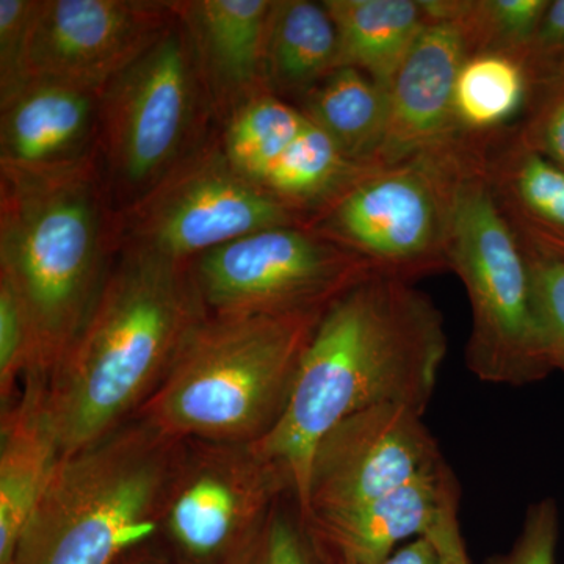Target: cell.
<instances>
[{
  "label": "cell",
  "instance_id": "52a82bcc",
  "mask_svg": "<svg viewBox=\"0 0 564 564\" xmlns=\"http://www.w3.org/2000/svg\"><path fill=\"white\" fill-rule=\"evenodd\" d=\"M215 132L191 41L176 17L101 93L96 150L115 209L139 202Z\"/></svg>",
  "mask_w": 564,
  "mask_h": 564
},
{
  "label": "cell",
  "instance_id": "4fadbf2b",
  "mask_svg": "<svg viewBox=\"0 0 564 564\" xmlns=\"http://www.w3.org/2000/svg\"><path fill=\"white\" fill-rule=\"evenodd\" d=\"M174 2L41 0L29 77L102 91L173 24Z\"/></svg>",
  "mask_w": 564,
  "mask_h": 564
},
{
  "label": "cell",
  "instance_id": "d590c367",
  "mask_svg": "<svg viewBox=\"0 0 564 564\" xmlns=\"http://www.w3.org/2000/svg\"><path fill=\"white\" fill-rule=\"evenodd\" d=\"M137 564H144V563H137Z\"/></svg>",
  "mask_w": 564,
  "mask_h": 564
},
{
  "label": "cell",
  "instance_id": "44dd1931",
  "mask_svg": "<svg viewBox=\"0 0 564 564\" xmlns=\"http://www.w3.org/2000/svg\"><path fill=\"white\" fill-rule=\"evenodd\" d=\"M337 29L339 68H356L388 88L425 31L423 0H323Z\"/></svg>",
  "mask_w": 564,
  "mask_h": 564
},
{
  "label": "cell",
  "instance_id": "f546056e",
  "mask_svg": "<svg viewBox=\"0 0 564 564\" xmlns=\"http://www.w3.org/2000/svg\"><path fill=\"white\" fill-rule=\"evenodd\" d=\"M32 372V337L28 315L10 288L0 280V397L2 406L13 399L18 381Z\"/></svg>",
  "mask_w": 564,
  "mask_h": 564
},
{
  "label": "cell",
  "instance_id": "e575fe53",
  "mask_svg": "<svg viewBox=\"0 0 564 564\" xmlns=\"http://www.w3.org/2000/svg\"><path fill=\"white\" fill-rule=\"evenodd\" d=\"M378 564H444L440 549L429 534L414 538L411 543L397 549L384 562Z\"/></svg>",
  "mask_w": 564,
  "mask_h": 564
},
{
  "label": "cell",
  "instance_id": "ac0fdd59",
  "mask_svg": "<svg viewBox=\"0 0 564 564\" xmlns=\"http://www.w3.org/2000/svg\"><path fill=\"white\" fill-rule=\"evenodd\" d=\"M0 423V564L10 562L22 530L62 459L46 403V378L29 375Z\"/></svg>",
  "mask_w": 564,
  "mask_h": 564
},
{
  "label": "cell",
  "instance_id": "ffe728a7",
  "mask_svg": "<svg viewBox=\"0 0 564 564\" xmlns=\"http://www.w3.org/2000/svg\"><path fill=\"white\" fill-rule=\"evenodd\" d=\"M337 68V29L325 3L274 0L263 50L267 90L296 107Z\"/></svg>",
  "mask_w": 564,
  "mask_h": 564
},
{
  "label": "cell",
  "instance_id": "7c38bea8",
  "mask_svg": "<svg viewBox=\"0 0 564 564\" xmlns=\"http://www.w3.org/2000/svg\"><path fill=\"white\" fill-rule=\"evenodd\" d=\"M443 462L436 437L411 408L381 404L351 415L315 448L300 521L372 502Z\"/></svg>",
  "mask_w": 564,
  "mask_h": 564
},
{
  "label": "cell",
  "instance_id": "8992f818",
  "mask_svg": "<svg viewBox=\"0 0 564 564\" xmlns=\"http://www.w3.org/2000/svg\"><path fill=\"white\" fill-rule=\"evenodd\" d=\"M489 140L462 137L366 170L304 228L362 259L373 273L413 282L451 272L452 236L466 181L485 170Z\"/></svg>",
  "mask_w": 564,
  "mask_h": 564
},
{
  "label": "cell",
  "instance_id": "30bf717a",
  "mask_svg": "<svg viewBox=\"0 0 564 564\" xmlns=\"http://www.w3.org/2000/svg\"><path fill=\"white\" fill-rule=\"evenodd\" d=\"M193 280L210 315L325 313L372 269L304 226L262 229L199 256Z\"/></svg>",
  "mask_w": 564,
  "mask_h": 564
},
{
  "label": "cell",
  "instance_id": "1f68e13d",
  "mask_svg": "<svg viewBox=\"0 0 564 564\" xmlns=\"http://www.w3.org/2000/svg\"><path fill=\"white\" fill-rule=\"evenodd\" d=\"M558 538V505L544 497L530 505L510 552L489 556L485 564H555Z\"/></svg>",
  "mask_w": 564,
  "mask_h": 564
},
{
  "label": "cell",
  "instance_id": "4316f807",
  "mask_svg": "<svg viewBox=\"0 0 564 564\" xmlns=\"http://www.w3.org/2000/svg\"><path fill=\"white\" fill-rule=\"evenodd\" d=\"M525 254L544 356L552 372L560 370L564 375V259Z\"/></svg>",
  "mask_w": 564,
  "mask_h": 564
},
{
  "label": "cell",
  "instance_id": "603a6c76",
  "mask_svg": "<svg viewBox=\"0 0 564 564\" xmlns=\"http://www.w3.org/2000/svg\"><path fill=\"white\" fill-rule=\"evenodd\" d=\"M388 88L356 68H337L302 102L304 117L351 162L370 165L388 122Z\"/></svg>",
  "mask_w": 564,
  "mask_h": 564
},
{
  "label": "cell",
  "instance_id": "ba28073f",
  "mask_svg": "<svg viewBox=\"0 0 564 564\" xmlns=\"http://www.w3.org/2000/svg\"><path fill=\"white\" fill-rule=\"evenodd\" d=\"M448 265L463 281L473 314L466 345L469 372L485 383L514 388L549 377L529 259L494 199L485 170L464 184Z\"/></svg>",
  "mask_w": 564,
  "mask_h": 564
},
{
  "label": "cell",
  "instance_id": "3957f363",
  "mask_svg": "<svg viewBox=\"0 0 564 564\" xmlns=\"http://www.w3.org/2000/svg\"><path fill=\"white\" fill-rule=\"evenodd\" d=\"M117 220L98 150L54 169H0V280L28 315L29 375L47 380L87 321L118 252Z\"/></svg>",
  "mask_w": 564,
  "mask_h": 564
},
{
  "label": "cell",
  "instance_id": "9a60e30c",
  "mask_svg": "<svg viewBox=\"0 0 564 564\" xmlns=\"http://www.w3.org/2000/svg\"><path fill=\"white\" fill-rule=\"evenodd\" d=\"M274 0H182L177 20L191 41L218 131L267 90L263 50Z\"/></svg>",
  "mask_w": 564,
  "mask_h": 564
},
{
  "label": "cell",
  "instance_id": "83f0119b",
  "mask_svg": "<svg viewBox=\"0 0 564 564\" xmlns=\"http://www.w3.org/2000/svg\"><path fill=\"white\" fill-rule=\"evenodd\" d=\"M41 0H0V106L31 80L29 52Z\"/></svg>",
  "mask_w": 564,
  "mask_h": 564
},
{
  "label": "cell",
  "instance_id": "6da1fadb",
  "mask_svg": "<svg viewBox=\"0 0 564 564\" xmlns=\"http://www.w3.org/2000/svg\"><path fill=\"white\" fill-rule=\"evenodd\" d=\"M447 350L443 314L413 282L372 273L325 311L285 413L251 444L288 475L299 514L323 437L345 419L381 404L425 415Z\"/></svg>",
  "mask_w": 564,
  "mask_h": 564
},
{
  "label": "cell",
  "instance_id": "484cf974",
  "mask_svg": "<svg viewBox=\"0 0 564 564\" xmlns=\"http://www.w3.org/2000/svg\"><path fill=\"white\" fill-rule=\"evenodd\" d=\"M551 0H423L429 17L462 25L470 54L514 52L530 46Z\"/></svg>",
  "mask_w": 564,
  "mask_h": 564
},
{
  "label": "cell",
  "instance_id": "7402d4cb",
  "mask_svg": "<svg viewBox=\"0 0 564 564\" xmlns=\"http://www.w3.org/2000/svg\"><path fill=\"white\" fill-rule=\"evenodd\" d=\"M532 77L527 68L524 54H470L456 77V128L470 139H497L522 120L532 98Z\"/></svg>",
  "mask_w": 564,
  "mask_h": 564
},
{
  "label": "cell",
  "instance_id": "5bb4252c",
  "mask_svg": "<svg viewBox=\"0 0 564 564\" xmlns=\"http://www.w3.org/2000/svg\"><path fill=\"white\" fill-rule=\"evenodd\" d=\"M429 18V25L389 84L388 122L370 165H393L466 137L456 128L454 91L459 69L470 55L469 46L458 22Z\"/></svg>",
  "mask_w": 564,
  "mask_h": 564
},
{
  "label": "cell",
  "instance_id": "5b68a950",
  "mask_svg": "<svg viewBox=\"0 0 564 564\" xmlns=\"http://www.w3.org/2000/svg\"><path fill=\"white\" fill-rule=\"evenodd\" d=\"M182 443L133 419L63 456L7 564H115L151 536Z\"/></svg>",
  "mask_w": 564,
  "mask_h": 564
},
{
  "label": "cell",
  "instance_id": "2e32d148",
  "mask_svg": "<svg viewBox=\"0 0 564 564\" xmlns=\"http://www.w3.org/2000/svg\"><path fill=\"white\" fill-rule=\"evenodd\" d=\"M455 481L454 470L443 462L372 502L300 522L322 564H378L402 541L430 532Z\"/></svg>",
  "mask_w": 564,
  "mask_h": 564
},
{
  "label": "cell",
  "instance_id": "cb8c5ba5",
  "mask_svg": "<svg viewBox=\"0 0 564 564\" xmlns=\"http://www.w3.org/2000/svg\"><path fill=\"white\" fill-rule=\"evenodd\" d=\"M367 166L370 165L345 158L336 143L306 118L303 131L258 184L307 221L332 204Z\"/></svg>",
  "mask_w": 564,
  "mask_h": 564
},
{
  "label": "cell",
  "instance_id": "d6a6232c",
  "mask_svg": "<svg viewBox=\"0 0 564 564\" xmlns=\"http://www.w3.org/2000/svg\"><path fill=\"white\" fill-rule=\"evenodd\" d=\"M532 85L564 70V0H551L536 35L524 52Z\"/></svg>",
  "mask_w": 564,
  "mask_h": 564
},
{
  "label": "cell",
  "instance_id": "277c9868",
  "mask_svg": "<svg viewBox=\"0 0 564 564\" xmlns=\"http://www.w3.org/2000/svg\"><path fill=\"white\" fill-rule=\"evenodd\" d=\"M323 314H207L133 419L180 443H259L285 413Z\"/></svg>",
  "mask_w": 564,
  "mask_h": 564
},
{
  "label": "cell",
  "instance_id": "d4e9b609",
  "mask_svg": "<svg viewBox=\"0 0 564 564\" xmlns=\"http://www.w3.org/2000/svg\"><path fill=\"white\" fill-rule=\"evenodd\" d=\"M306 124L293 104L263 93L240 107L220 129L223 151L245 176L261 181Z\"/></svg>",
  "mask_w": 564,
  "mask_h": 564
},
{
  "label": "cell",
  "instance_id": "836d02e7",
  "mask_svg": "<svg viewBox=\"0 0 564 564\" xmlns=\"http://www.w3.org/2000/svg\"><path fill=\"white\" fill-rule=\"evenodd\" d=\"M459 502H462V488H459V481H455L445 496L440 518L426 533L440 549L444 564H469V555H467L462 524H459Z\"/></svg>",
  "mask_w": 564,
  "mask_h": 564
},
{
  "label": "cell",
  "instance_id": "e0dca14e",
  "mask_svg": "<svg viewBox=\"0 0 564 564\" xmlns=\"http://www.w3.org/2000/svg\"><path fill=\"white\" fill-rule=\"evenodd\" d=\"M101 93L31 79L0 106V169L46 170L96 151Z\"/></svg>",
  "mask_w": 564,
  "mask_h": 564
},
{
  "label": "cell",
  "instance_id": "4dcf8cb0",
  "mask_svg": "<svg viewBox=\"0 0 564 564\" xmlns=\"http://www.w3.org/2000/svg\"><path fill=\"white\" fill-rule=\"evenodd\" d=\"M317 563V555L302 522H293L276 508L259 532L225 564Z\"/></svg>",
  "mask_w": 564,
  "mask_h": 564
},
{
  "label": "cell",
  "instance_id": "d6986e66",
  "mask_svg": "<svg viewBox=\"0 0 564 564\" xmlns=\"http://www.w3.org/2000/svg\"><path fill=\"white\" fill-rule=\"evenodd\" d=\"M513 129L494 139L486 154L494 199L525 252L564 259V170L525 147Z\"/></svg>",
  "mask_w": 564,
  "mask_h": 564
},
{
  "label": "cell",
  "instance_id": "8fae6325",
  "mask_svg": "<svg viewBox=\"0 0 564 564\" xmlns=\"http://www.w3.org/2000/svg\"><path fill=\"white\" fill-rule=\"evenodd\" d=\"M163 503L162 522L185 564H225L259 532L288 475L251 444L193 441Z\"/></svg>",
  "mask_w": 564,
  "mask_h": 564
},
{
  "label": "cell",
  "instance_id": "f1b7e54d",
  "mask_svg": "<svg viewBox=\"0 0 564 564\" xmlns=\"http://www.w3.org/2000/svg\"><path fill=\"white\" fill-rule=\"evenodd\" d=\"M514 135L564 170V70L533 85L524 117Z\"/></svg>",
  "mask_w": 564,
  "mask_h": 564
},
{
  "label": "cell",
  "instance_id": "7a4b0ae2",
  "mask_svg": "<svg viewBox=\"0 0 564 564\" xmlns=\"http://www.w3.org/2000/svg\"><path fill=\"white\" fill-rule=\"evenodd\" d=\"M206 315L192 262L118 248L87 321L46 380L62 458L128 423Z\"/></svg>",
  "mask_w": 564,
  "mask_h": 564
},
{
  "label": "cell",
  "instance_id": "9c48e42d",
  "mask_svg": "<svg viewBox=\"0 0 564 564\" xmlns=\"http://www.w3.org/2000/svg\"><path fill=\"white\" fill-rule=\"evenodd\" d=\"M118 248L180 262L262 229L304 226V217L245 176L223 151L220 131L118 212Z\"/></svg>",
  "mask_w": 564,
  "mask_h": 564
}]
</instances>
